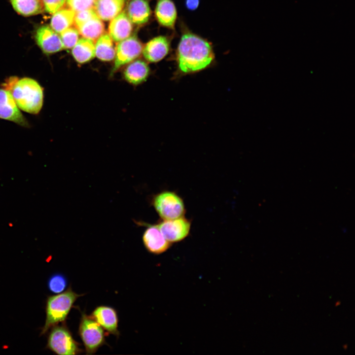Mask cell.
Instances as JSON below:
<instances>
[{
	"label": "cell",
	"instance_id": "cell-26",
	"mask_svg": "<svg viewBox=\"0 0 355 355\" xmlns=\"http://www.w3.org/2000/svg\"><path fill=\"white\" fill-rule=\"evenodd\" d=\"M95 0H66L69 8L75 13L92 9L94 7Z\"/></svg>",
	"mask_w": 355,
	"mask_h": 355
},
{
	"label": "cell",
	"instance_id": "cell-4",
	"mask_svg": "<svg viewBox=\"0 0 355 355\" xmlns=\"http://www.w3.org/2000/svg\"><path fill=\"white\" fill-rule=\"evenodd\" d=\"M51 328L47 338L48 349L60 355H74L82 352L79 344L65 323L58 324Z\"/></svg>",
	"mask_w": 355,
	"mask_h": 355
},
{
	"label": "cell",
	"instance_id": "cell-7",
	"mask_svg": "<svg viewBox=\"0 0 355 355\" xmlns=\"http://www.w3.org/2000/svg\"><path fill=\"white\" fill-rule=\"evenodd\" d=\"M142 49L141 42L135 36H129L118 42L115 48L114 65L109 76H113L122 67L138 58Z\"/></svg>",
	"mask_w": 355,
	"mask_h": 355
},
{
	"label": "cell",
	"instance_id": "cell-12",
	"mask_svg": "<svg viewBox=\"0 0 355 355\" xmlns=\"http://www.w3.org/2000/svg\"><path fill=\"white\" fill-rule=\"evenodd\" d=\"M171 36H159L150 40L142 49L144 58L150 63H157L164 59L171 49Z\"/></svg>",
	"mask_w": 355,
	"mask_h": 355
},
{
	"label": "cell",
	"instance_id": "cell-18",
	"mask_svg": "<svg viewBox=\"0 0 355 355\" xmlns=\"http://www.w3.org/2000/svg\"><path fill=\"white\" fill-rule=\"evenodd\" d=\"M126 14L133 23H147L151 14L148 0H131L127 5Z\"/></svg>",
	"mask_w": 355,
	"mask_h": 355
},
{
	"label": "cell",
	"instance_id": "cell-24",
	"mask_svg": "<svg viewBox=\"0 0 355 355\" xmlns=\"http://www.w3.org/2000/svg\"><path fill=\"white\" fill-rule=\"evenodd\" d=\"M68 284L67 279L63 274L56 273L48 279V288L52 293L58 294L64 291Z\"/></svg>",
	"mask_w": 355,
	"mask_h": 355
},
{
	"label": "cell",
	"instance_id": "cell-10",
	"mask_svg": "<svg viewBox=\"0 0 355 355\" xmlns=\"http://www.w3.org/2000/svg\"><path fill=\"white\" fill-rule=\"evenodd\" d=\"M161 232L169 242H177L184 239L188 235L190 222L181 216L173 219L164 220L157 225Z\"/></svg>",
	"mask_w": 355,
	"mask_h": 355
},
{
	"label": "cell",
	"instance_id": "cell-25",
	"mask_svg": "<svg viewBox=\"0 0 355 355\" xmlns=\"http://www.w3.org/2000/svg\"><path fill=\"white\" fill-rule=\"evenodd\" d=\"M60 38L64 49L72 48L77 43L79 33L77 29L69 27L60 33Z\"/></svg>",
	"mask_w": 355,
	"mask_h": 355
},
{
	"label": "cell",
	"instance_id": "cell-29",
	"mask_svg": "<svg viewBox=\"0 0 355 355\" xmlns=\"http://www.w3.org/2000/svg\"><path fill=\"white\" fill-rule=\"evenodd\" d=\"M340 304V301H338L335 303V306H338Z\"/></svg>",
	"mask_w": 355,
	"mask_h": 355
},
{
	"label": "cell",
	"instance_id": "cell-27",
	"mask_svg": "<svg viewBox=\"0 0 355 355\" xmlns=\"http://www.w3.org/2000/svg\"><path fill=\"white\" fill-rule=\"evenodd\" d=\"M41 1L45 11L49 14H54L62 8L66 0H41Z\"/></svg>",
	"mask_w": 355,
	"mask_h": 355
},
{
	"label": "cell",
	"instance_id": "cell-11",
	"mask_svg": "<svg viewBox=\"0 0 355 355\" xmlns=\"http://www.w3.org/2000/svg\"><path fill=\"white\" fill-rule=\"evenodd\" d=\"M35 37L39 47L46 55L64 49L60 36L48 26L39 27L36 31Z\"/></svg>",
	"mask_w": 355,
	"mask_h": 355
},
{
	"label": "cell",
	"instance_id": "cell-15",
	"mask_svg": "<svg viewBox=\"0 0 355 355\" xmlns=\"http://www.w3.org/2000/svg\"><path fill=\"white\" fill-rule=\"evenodd\" d=\"M155 16L161 26L175 30L178 11L173 0H158L155 9Z\"/></svg>",
	"mask_w": 355,
	"mask_h": 355
},
{
	"label": "cell",
	"instance_id": "cell-1",
	"mask_svg": "<svg viewBox=\"0 0 355 355\" xmlns=\"http://www.w3.org/2000/svg\"><path fill=\"white\" fill-rule=\"evenodd\" d=\"M181 36L175 54L178 71L187 74L202 71L214 62L215 55L212 43L193 33L180 24Z\"/></svg>",
	"mask_w": 355,
	"mask_h": 355
},
{
	"label": "cell",
	"instance_id": "cell-19",
	"mask_svg": "<svg viewBox=\"0 0 355 355\" xmlns=\"http://www.w3.org/2000/svg\"><path fill=\"white\" fill-rule=\"evenodd\" d=\"M126 0H95L94 10L98 17L109 21L121 12Z\"/></svg>",
	"mask_w": 355,
	"mask_h": 355
},
{
	"label": "cell",
	"instance_id": "cell-20",
	"mask_svg": "<svg viewBox=\"0 0 355 355\" xmlns=\"http://www.w3.org/2000/svg\"><path fill=\"white\" fill-rule=\"evenodd\" d=\"M71 54L79 64H83L89 62L95 56L94 41L87 38H81L72 48Z\"/></svg>",
	"mask_w": 355,
	"mask_h": 355
},
{
	"label": "cell",
	"instance_id": "cell-28",
	"mask_svg": "<svg viewBox=\"0 0 355 355\" xmlns=\"http://www.w3.org/2000/svg\"><path fill=\"white\" fill-rule=\"evenodd\" d=\"M200 4V0H185V7L189 10H195Z\"/></svg>",
	"mask_w": 355,
	"mask_h": 355
},
{
	"label": "cell",
	"instance_id": "cell-21",
	"mask_svg": "<svg viewBox=\"0 0 355 355\" xmlns=\"http://www.w3.org/2000/svg\"><path fill=\"white\" fill-rule=\"evenodd\" d=\"M95 47V56L103 61L113 60L115 55V49L112 39L109 34H105L97 39Z\"/></svg>",
	"mask_w": 355,
	"mask_h": 355
},
{
	"label": "cell",
	"instance_id": "cell-17",
	"mask_svg": "<svg viewBox=\"0 0 355 355\" xmlns=\"http://www.w3.org/2000/svg\"><path fill=\"white\" fill-rule=\"evenodd\" d=\"M150 73L148 64L143 60H134L125 68L123 77L133 85H140L146 81Z\"/></svg>",
	"mask_w": 355,
	"mask_h": 355
},
{
	"label": "cell",
	"instance_id": "cell-2",
	"mask_svg": "<svg viewBox=\"0 0 355 355\" xmlns=\"http://www.w3.org/2000/svg\"><path fill=\"white\" fill-rule=\"evenodd\" d=\"M9 91L20 109L32 114L41 110L44 101V89L35 79L29 77L10 76L1 84Z\"/></svg>",
	"mask_w": 355,
	"mask_h": 355
},
{
	"label": "cell",
	"instance_id": "cell-22",
	"mask_svg": "<svg viewBox=\"0 0 355 355\" xmlns=\"http://www.w3.org/2000/svg\"><path fill=\"white\" fill-rule=\"evenodd\" d=\"M53 14L50 26L58 34L70 27L74 22L75 12L70 8L61 9Z\"/></svg>",
	"mask_w": 355,
	"mask_h": 355
},
{
	"label": "cell",
	"instance_id": "cell-6",
	"mask_svg": "<svg viewBox=\"0 0 355 355\" xmlns=\"http://www.w3.org/2000/svg\"><path fill=\"white\" fill-rule=\"evenodd\" d=\"M155 209L164 220L183 216L185 213L182 199L176 193L165 191L156 195L153 200Z\"/></svg>",
	"mask_w": 355,
	"mask_h": 355
},
{
	"label": "cell",
	"instance_id": "cell-3",
	"mask_svg": "<svg viewBox=\"0 0 355 355\" xmlns=\"http://www.w3.org/2000/svg\"><path fill=\"white\" fill-rule=\"evenodd\" d=\"M82 295L73 291L70 286L61 293L48 297L45 306V321L41 334H45L53 326L65 321L74 302Z\"/></svg>",
	"mask_w": 355,
	"mask_h": 355
},
{
	"label": "cell",
	"instance_id": "cell-14",
	"mask_svg": "<svg viewBox=\"0 0 355 355\" xmlns=\"http://www.w3.org/2000/svg\"><path fill=\"white\" fill-rule=\"evenodd\" d=\"M142 240L147 250L156 254L166 251L171 245L170 242L164 237L157 225H149L144 232Z\"/></svg>",
	"mask_w": 355,
	"mask_h": 355
},
{
	"label": "cell",
	"instance_id": "cell-9",
	"mask_svg": "<svg viewBox=\"0 0 355 355\" xmlns=\"http://www.w3.org/2000/svg\"><path fill=\"white\" fill-rule=\"evenodd\" d=\"M0 118L11 121L25 128L30 125L17 106L11 93L0 88Z\"/></svg>",
	"mask_w": 355,
	"mask_h": 355
},
{
	"label": "cell",
	"instance_id": "cell-5",
	"mask_svg": "<svg viewBox=\"0 0 355 355\" xmlns=\"http://www.w3.org/2000/svg\"><path fill=\"white\" fill-rule=\"evenodd\" d=\"M78 333L88 354L96 353L106 344L104 329L91 316L82 313Z\"/></svg>",
	"mask_w": 355,
	"mask_h": 355
},
{
	"label": "cell",
	"instance_id": "cell-30",
	"mask_svg": "<svg viewBox=\"0 0 355 355\" xmlns=\"http://www.w3.org/2000/svg\"><path fill=\"white\" fill-rule=\"evenodd\" d=\"M348 348V345L347 344H345L343 345V348L344 349H347Z\"/></svg>",
	"mask_w": 355,
	"mask_h": 355
},
{
	"label": "cell",
	"instance_id": "cell-16",
	"mask_svg": "<svg viewBox=\"0 0 355 355\" xmlns=\"http://www.w3.org/2000/svg\"><path fill=\"white\" fill-rule=\"evenodd\" d=\"M132 23L126 13L120 12L111 20L108 27L109 35L116 42L125 39L132 31Z\"/></svg>",
	"mask_w": 355,
	"mask_h": 355
},
{
	"label": "cell",
	"instance_id": "cell-13",
	"mask_svg": "<svg viewBox=\"0 0 355 355\" xmlns=\"http://www.w3.org/2000/svg\"><path fill=\"white\" fill-rule=\"evenodd\" d=\"M90 316L108 333L116 336L119 335L118 318L115 309L108 306H99Z\"/></svg>",
	"mask_w": 355,
	"mask_h": 355
},
{
	"label": "cell",
	"instance_id": "cell-8",
	"mask_svg": "<svg viewBox=\"0 0 355 355\" xmlns=\"http://www.w3.org/2000/svg\"><path fill=\"white\" fill-rule=\"evenodd\" d=\"M74 22L79 33L84 37L94 42L103 35L105 30L103 23L93 8L75 13Z\"/></svg>",
	"mask_w": 355,
	"mask_h": 355
},
{
	"label": "cell",
	"instance_id": "cell-23",
	"mask_svg": "<svg viewBox=\"0 0 355 355\" xmlns=\"http://www.w3.org/2000/svg\"><path fill=\"white\" fill-rule=\"evenodd\" d=\"M10 1L16 12L24 16L36 15L43 10L41 0H10Z\"/></svg>",
	"mask_w": 355,
	"mask_h": 355
}]
</instances>
